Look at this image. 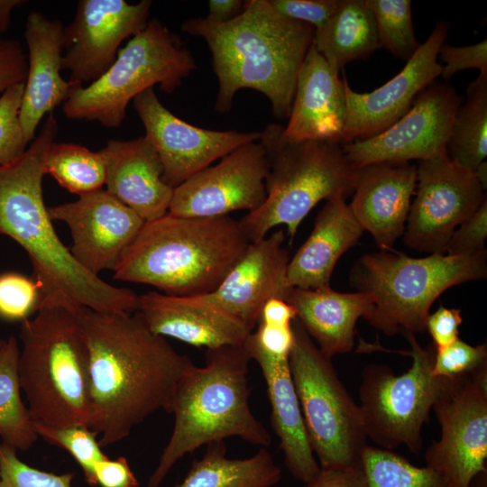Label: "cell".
I'll use <instances>...</instances> for the list:
<instances>
[{
	"label": "cell",
	"instance_id": "obj_10",
	"mask_svg": "<svg viewBox=\"0 0 487 487\" xmlns=\"http://www.w3.org/2000/svg\"><path fill=\"white\" fill-rule=\"evenodd\" d=\"M289 369L309 443L320 468L361 467L367 435L359 404L297 318Z\"/></svg>",
	"mask_w": 487,
	"mask_h": 487
},
{
	"label": "cell",
	"instance_id": "obj_31",
	"mask_svg": "<svg viewBox=\"0 0 487 487\" xmlns=\"http://www.w3.org/2000/svg\"><path fill=\"white\" fill-rule=\"evenodd\" d=\"M447 157L459 167L474 172L487 157V72L466 89V100L455 115L446 146Z\"/></svg>",
	"mask_w": 487,
	"mask_h": 487
},
{
	"label": "cell",
	"instance_id": "obj_5",
	"mask_svg": "<svg viewBox=\"0 0 487 487\" xmlns=\"http://www.w3.org/2000/svg\"><path fill=\"white\" fill-rule=\"evenodd\" d=\"M244 345L207 349L206 363H194L179 380L169 413L174 427L147 487H159L185 455L227 437L267 447L271 437L249 405V363Z\"/></svg>",
	"mask_w": 487,
	"mask_h": 487
},
{
	"label": "cell",
	"instance_id": "obj_13",
	"mask_svg": "<svg viewBox=\"0 0 487 487\" xmlns=\"http://www.w3.org/2000/svg\"><path fill=\"white\" fill-rule=\"evenodd\" d=\"M416 185L404 243L418 252L445 253L455 230L486 200L484 190L473 172L446 153L419 161Z\"/></svg>",
	"mask_w": 487,
	"mask_h": 487
},
{
	"label": "cell",
	"instance_id": "obj_17",
	"mask_svg": "<svg viewBox=\"0 0 487 487\" xmlns=\"http://www.w3.org/2000/svg\"><path fill=\"white\" fill-rule=\"evenodd\" d=\"M145 138L159 155L162 179L172 188L211 166L239 146L260 139L258 132L214 131L192 125L173 115L153 87L133 100Z\"/></svg>",
	"mask_w": 487,
	"mask_h": 487
},
{
	"label": "cell",
	"instance_id": "obj_29",
	"mask_svg": "<svg viewBox=\"0 0 487 487\" xmlns=\"http://www.w3.org/2000/svg\"><path fill=\"white\" fill-rule=\"evenodd\" d=\"M225 441L207 445L200 459L193 460L184 480L174 487H273L281 470L267 449L248 458L226 457Z\"/></svg>",
	"mask_w": 487,
	"mask_h": 487
},
{
	"label": "cell",
	"instance_id": "obj_6",
	"mask_svg": "<svg viewBox=\"0 0 487 487\" xmlns=\"http://www.w3.org/2000/svg\"><path fill=\"white\" fill-rule=\"evenodd\" d=\"M283 128L272 123L260 133L268 162L266 198L239 221L250 242L285 225L291 244L303 219L320 201L345 198L354 191L355 169L342 144L292 141L285 137Z\"/></svg>",
	"mask_w": 487,
	"mask_h": 487
},
{
	"label": "cell",
	"instance_id": "obj_52",
	"mask_svg": "<svg viewBox=\"0 0 487 487\" xmlns=\"http://www.w3.org/2000/svg\"><path fill=\"white\" fill-rule=\"evenodd\" d=\"M473 174L475 175L483 190H485L487 186V162L483 161L482 163H481L475 170Z\"/></svg>",
	"mask_w": 487,
	"mask_h": 487
},
{
	"label": "cell",
	"instance_id": "obj_24",
	"mask_svg": "<svg viewBox=\"0 0 487 487\" xmlns=\"http://www.w3.org/2000/svg\"><path fill=\"white\" fill-rule=\"evenodd\" d=\"M345 109V83L339 71L312 44L298 74L289 122L283 128L285 137L341 144Z\"/></svg>",
	"mask_w": 487,
	"mask_h": 487
},
{
	"label": "cell",
	"instance_id": "obj_37",
	"mask_svg": "<svg viewBox=\"0 0 487 487\" xmlns=\"http://www.w3.org/2000/svg\"><path fill=\"white\" fill-rule=\"evenodd\" d=\"M24 82L11 86L0 96V166L18 159L28 142L20 120Z\"/></svg>",
	"mask_w": 487,
	"mask_h": 487
},
{
	"label": "cell",
	"instance_id": "obj_16",
	"mask_svg": "<svg viewBox=\"0 0 487 487\" xmlns=\"http://www.w3.org/2000/svg\"><path fill=\"white\" fill-rule=\"evenodd\" d=\"M268 162L259 141L239 146L173 188L168 213L217 217L236 210L253 212L266 198Z\"/></svg>",
	"mask_w": 487,
	"mask_h": 487
},
{
	"label": "cell",
	"instance_id": "obj_33",
	"mask_svg": "<svg viewBox=\"0 0 487 487\" xmlns=\"http://www.w3.org/2000/svg\"><path fill=\"white\" fill-rule=\"evenodd\" d=\"M44 167L46 174L78 197L103 189L106 183V166L100 152L77 143L53 142Z\"/></svg>",
	"mask_w": 487,
	"mask_h": 487
},
{
	"label": "cell",
	"instance_id": "obj_30",
	"mask_svg": "<svg viewBox=\"0 0 487 487\" xmlns=\"http://www.w3.org/2000/svg\"><path fill=\"white\" fill-rule=\"evenodd\" d=\"M313 44L328 64L339 71L355 60H366L378 48L373 16L365 0H341Z\"/></svg>",
	"mask_w": 487,
	"mask_h": 487
},
{
	"label": "cell",
	"instance_id": "obj_2",
	"mask_svg": "<svg viewBox=\"0 0 487 487\" xmlns=\"http://www.w3.org/2000/svg\"><path fill=\"white\" fill-rule=\"evenodd\" d=\"M58 133L51 113L30 147L0 166V234L27 253L40 291L38 308H87L102 313H134L139 296L113 286L83 268L60 239L43 199L45 159Z\"/></svg>",
	"mask_w": 487,
	"mask_h": 487
},
{
	"label": "cell",
	"instance_id": "obj_35",
	"mask_svg": "<svg viewBox=\"0 0 487 487\" xmlns=\"http://www.w3.org/2000/svg\"><path fill=\"white\" fill-rule=\"evenodd\" d=\"M376 25L379 48L408 61L420 43L415 36L411 1L365 0Z\"/></svg>",
	"mask_w": 487,
	"mask_h": 487
},
{
	"label": "cell",
	"instance_id": "obj_15",
	"mask_svg": "<svg viewBox=\"0 0 487 487\" xmlns=\"http://www.w3.org/2000/svg\"><path fill=\"white\" fill-rule=\"evenodd\" d=\"M152 1L80 0L71 23L63 29L62 68L74 87L100 78L114 63L124 40L142 31Z\"/></svg>",
	"mask_w": 487,
	"mask_h": 487
},
{
	"label": "cell",
	"instance_id": "obj_51",
	"mask_svg": "<svg viewBox=\"0 0 487 487\" xmlns=\"http://www.w3.org/2000/svg\"><path fill=\"white\" fill-rule=\"evenodd\" d=\"M25 3L23 0H0V36L10 26L13 10Z\"/></svg>",
	"mask_w": 487,
	"mask_h": 487
},
{
	"label": "cell",
	"instance_id": "obj_42",
	"mask_svg": "<svg viewBox=\"0 0 487 487\" xmlns=\"http://www.w3.org/2000/svg\"><path fill=\"white\" fill-rule=\"evenodd\" d=\"M341 0H268L279 14L308 24L315 31L324 27Z\"/></svg>",
	"mask_w": 487,
	"mask_h": 487
},
{
	"label": "cell",
	"instance_id": "obj_1",
	"mask_svg": "<svg viewBox=\"0 0 487 487\" xmlns=\"http://www.w3.org/2000/svg\"><path fill=\"white\" fill-rule=\"evenodd\" d=\"M78 317L87 355L88 427L106 446L156 411L169 413L177 383L194 363L152 333L137 311L82 308Z\"/></svg>",
	"mask_w": 487,
	"mask_h": 487
},
{
	"label": "cell",
	"instance_id": "obj_18",
	"mask_svg": "<svg viewBox=\"0 0 487 487\" xmlns=\"http://www.w3.org/2000/svg\"><path fill=\"white\" fill-rule=\"evenodd\" d=\"M448 33V23L439 21L403 69L371 92L354 91L345 77V118L341 144L375 136L402 117L417 96L440 77L438 52Z\"/></svg>",
	"mask_w": 487,
	"mask_h": 487
},
{
	"label": "cell",
	"instance_id": "obj_45",
	"mask_svg": "<svg viewBox=\"0 0 487 487\" xmlns=\"http://www.w3.org/2000/svg\"><path fill=\"white\" fill-rule=\"evenodd\" d=\"M27 69V56L21 42L14 39H0V93L13 85L23 83Z\"/></svg>",
	"mask_w": 487,
	"mask_h": 487
},
{
	"label": "cell",
	"instance_id": "obj_46",
	"mask_svg": "<svg viewBox=\"0 0 487 487\" xmlns=\"http://www.w3.org/2000/svg\"><path fill=\"white\" fill-rule=\"evenodd\" d=\"M463 323L461 310L439 305L429 314L426 322V330L432 337L436 348L449 345L458 339L459 326Z\"/></svg>",
	"mask_w": 487,
	"mask_h": 487
},
{
	"label": "cell",
	"instance_id": "obj_54",
	"mask_svg": "<svg viewBox=\"0 0 487 487\" xmlns=\"http://www.w3.org/2000/svg\"><path fill=\"white\" fill-rule=\"evenodd\" d=\"M5 340H1V339H0V352H1V350H2V348H3V346H4V345H5Z\"/></svg>",
	"mask_w": 487,
	"mask_h": 487
},
{
	"label": "cell",
	"instance_id": "obj_21",
	"mask_svg": "<svg viewBox=\"0 0 487 487\" xmlns=\"http://www.w3.org/2000/svg\"><path fill=\"white\" fill-rule=\"evenodd\" d=\"M417 166L409 162H375L355 169L349 207L380 250H392L405 231Z\"/></svg>",
	"mask_w": 487,
	"mask_h": 487
},
{
	"label": "cell",
	"instance_id": "obj_12",
	"mask_svg": "<svg viewBox=\"0 0 487 487\" xmlns=\"http://www.w3.org/2000/svg\"><path fill=\"white\" fill-rule=\"evenodd\" d=\"M432 409L441 433L425 452L426 466L448 487H471L487 472V365L446 378Z\"/></svg>",
	"mask_w": 487,
	"mask_h": 487
},
{
	"label": "cell",
	"instance_id": "obj_43",
	"mask_svg": "<svg viewBox=\"0 0 487 487\" xmlns=\"http://www.w3.org/2000/svg\"><path fill=\"white\" fill-rule=\"evenodd\" d=\"M244 346L246 350L260 352L275 358H289L294 343L292 324L278 326L264 322L257 323Z\"/></svg>",
	"mask_w": 487,
	"mask_h": 487
},
{
	"label": "cell",
	"instance_id": "obj_39",
	"mask_svg": "<svg viewBox=\"0 0 487 487\" xmlns=\"http://www.w3.org/2000/svg\"><path fill=\"white\" fill-rule=\"evenodd\" d=\"M40 291L33 279L18 272L0 274V318L18 321L38 309Z\"/></svg>",
	"mask_w": 487,
	"mask_h": 487
},
{
	"label": "cell",
	"instance_id": "obj_14",
	"mask_svg": "<svg viewBox=\"0 0 487 487\" xmlns=\"http://www.w3.org/2000/svg\"><path fill=\"white\" fill-rule=\"evenodd\" d=\"M462 102L451 86L434 81L390 127L371 138L342 144L345 157L357 169L375 162L420 161L444 154Z\"/></svg>",
	"mask_w": 487,
	"mask_h": 487
},
{
	"label": "cell",
	"instance_id": "obj_28",
	"mask_svg": "<svg viewBox=\"0 0 487 487\" xmlns=\"http://www.w3.org/2000/svg\"><path fill=\"white\" fill-rule=\"evenodd\" d=\"M287 302L319 350L329 357L352 351L357 320L365 315L370 298L360 291L338 292L331 287L293 288Z\"/></svg>",
	"mask_w": 487,
	"mask_h": 487
},
{
	"label": "cell",
	"instance_id": "obj_4",
	"mask_svg": "<svg viewBox=\"0 0 487 487\" xmlns=\"http://www.w3.org/2000/svg\"><path fill=\"white\" fill-rule=\"evenodd\" d=\"M251 242L229 216L167 213L144 222L114 271L118 280L147 284L171 296L213 292Z\"/></svg>",
	"mask_w": 487,
	"mask_h": 487
},
{
	"label": "cell",
	"instance_id": "obj_53",
	"mask_svg": "<svg viewBox=\"0 0 487 487\" xmlns=\"http://www.w3.org/2000/svg\"><path fill=\"white\" fill-rule=\"evenodd\" d=\"M471 487H487V472L478 474L473 479Z\"/></svg>",
	"mask_w": 487,
	"mask_h": 487
},
{
	"label": "cell",
	"instance_id": "obj_11",
	"mask_svg": "<svg viewBox=\"0 0 487 487\" xmlns=\"http://www.w3.org/2000/svg\"><path fill=\"white\" fill-rule=\"evenodd\" d=\"M412 358L406 372L395 374L385 364L370 363L361 372L360 409L367 438L377 447L393 450L404 446L413 455L422 450V427L427 421L446 378L436 377L432 365L436 347H422L413 333H404Z\"/></svg>",
	"mask_w": 487,
	"mask_h": 487
},
{
	"label": "cell",
	"instance_id": "obj_36",
	"mask_svg": "<svg viewBox=\"0 0 487 487\" xmlns=\"http://www.w3.org/2000/svg\"><path fill=\"white\" fill-rule=\"evenodd\" d=\"M34 427L38 436L69 452L81 467L87 484L97 486L95 464L107 456L101 450L94 431L85 426L57 427L38 422H34Z\"/></svg>",
	"mask_w": 487,
	"mask_h": 487
},
{
	"label": "cell",
	"instance_id": "obj_9",
	"mask_svg": "<svg viewBox=\"0 0 487 487\" xmlns=\"http://www.w3.org/2000/svg\"><path fill=\"white\" fill-rule=\"evenodd\" d=\"M196 69L190 51L156 18L119 50L112 66L96 80L74 87L63 105L69 119L121 126L135 96L154 85L171 93Z\"/></svg>",
	"mask_w": 487,
	"mask_h": 487
},
{
	"label": "cell",
	"instance_id": "obj_49",
	"mask_svg": "<svg viewBox=\"0 0 487 487\" xmlns=\"http://www.w3.org/2000/svg\"><path fill=\"white\" fill-rule=\"evenodd\" d=\"M296 317V310L289 302L281 299L273 298L269 299L262 307L258 322L278 326H290Z\"/></svg>",
	"mask_w": 487,
	"mask_h": 487
},
{
	"label": "cell",
	"instance_id": "obj_47",
	"mask_svg": "<svg viewBox=\"0 0 487 487\" xmlns=\"http://www.w3.org/2000/svg\"><path fill=\"white\" fill-rule=\"evenodd\" d=\"M95 477L101 487H138L139 482L124 457H108L95 464Z\"/></svg>",
	"mask_w": 487,
	"mask_h": 487
},
{
	"label": "cell",
	"instance_id": "obj_38",
	"mask_svg": "<svg viewBox=\"0 0 487 487\" xmlns=\"http://www.w3.org/2000/svg\"><path fill=\"white\" fill-rule=\"evenodd\" d=\"M16 450L0 444V487H71L73 473L55 474L23 463Z\"/></svg>",
	"mask_w": 487,
	"mask_h": 487
},
{
	"label": "cell",
	"instance_id": "obj_25",
	"mask_svg": "<svg viewBox=\"0 0 487 487\" xmlns=\"http://www.w3.org/2000/svg\"><path fill=\"white\" fill-rule=\"evenodd\" d=\"M99 152L106 166L108 193L144 222L168 213L173 188L164 182L159 155L145 136L108 140Z\"/></svg>",
	"mask_w": 487,
	"mask_h": 487
},
{
	"label": "cell",
	"instance_id": "obj_20",
	"mask_svg": "<svg viewBox=\"0 0 487 487\" xmlns=\"http://www.w3.org/2000/svg\"><path fill=\"white\" fill-rule=\"evenodd\" d=\"M284 241V231L279 229L251 242L219 286L203 298L253 332L264 304L273 298L287 301L293 289L287 278L290 258Z\"/></svg>",
	"mask_w": 487,
	"mask_h": 487
},
{
	"label": "cell",
	"instance_id": "obj_3",
	"mask_svg": "<svg viewBox=\"0 0 487 487\" xmlns=\"http://www.w3.org/2000/svg\"><path fill=\"white\" fill-rule=\"evenodd\" d=\"M181 29L201 37L211 51L218 80L216 112H228L235 94L251 88L269 99L277 118H289L298 74L313 44L312 26L279 14L268 0H249L228 23L189 18Z\"/></svg>",
	"mask_w": 487,
	"mask_h": 487
},
{
	"label": "cell",
	"instance_id": "obj_27",
	"mask_svg": "<svg viewBox=\"0 0 487 487\" xmlns=\"http://www.w3.org/2000/svg\"><path fill=\"white\" fill-rule=\"evenodd\" d=\"M246 352L259 364L265 380L271 427L279 437L285 465L294 478L307 483L321 468L309 443L289 369V357L275 358L257 351Z\"/></svg>",
	"mask_w": 487,
	"mask_h": 487
},
{
	"label": "cell",
	"instance_id": "obj_19",
	"mask_svg": "<svg viewBox=\"0 0 487 487\" xmlns=\"http://www.w3.org/2000/svg\"><path fill=\"white\" fill-rule=\"evenodd\" d=\"M51 218L70 231L74 259L98 275L114 271L144 221L106 189L79 196L73 202L48 207Z\"/></svg>",
	"mask_w": 487,
	"mask_h": 487
},
{
	"label": "cell",
	"instance_id": "obj_40",
	"mask_svg": "<svg viewBox=\"0 0 487 487\" xmlns=\"http://www.w3.org/2000/svg\"><path fill=\"white\" fill-rule=\"evenodd\" d=\"M487 365V345H471L459 338L447 346L436 348L432 373L436 377L453 378L472 373Z\"/></svg>",
	"mask_w": 487,
	"mask_h": 487
},
{
	"label": "cell",
	"instance_id": "obj_22",
	"mask_svg": "<svg viewBox=\"0 0 487 487\" xmlns=\"http://www.w3.org/2000/svg\"><path fill=\"white\" fill-rule=\"evenodd\" d=\"M138 313L149 329L207 349L242 346L249 332L238 320L218 309L203 296H171L150 291L139 296Z\"/></svg>",
	"mask_w": 487,
	"mask_h": 487
},
{
	"label": "cell",
	"instance_id": "obj_8",
	"mask_svg": "<svg viewBox=\"0 0 487 487\" xmlns=\"http://www.w3.org/2000/svg\"><path fill=\"white\" fill-rule=\"evenodd\" d=\"M19 337L20 384L33 421L88 427L87 355L78 310L38 308L32 318L22 321Z\"/></svg>",
	"mask_w": 487,
	"mask_h": 487
},
{
	"label": "cell",
	"instance_id": "obj_23",
	"mask_svg": "<svg viewBox=\"0 0 487 487\" xmlns=\"http://www.w3.org/2000/svg\"><path fill=\"white\" fill-rule=\"evenodd\" d=\"M63 29L60 20L50 19L39 11L31 12L26 18L28 69L20 120L28 143L34 140L36 129L45 115L64 103L74 88L60 74Z\"/></svg>",
	"mask_w": 487,
	"mask_h": 487
},
{
	"label": "cell",
	"instance_id": "obj_50",
	"mask_svg": "<svg viewBox=\"0 0 487 487\" xmlns=\"http://www.w3.org/2000/svg\"><path fill=\"white\" fill-rule=\"evenodd\" d=\"M242 0H210L208 14L204 19L214 24L228 23L238 16L244 10Z\"/></svg>",
	"mask_w": 487,
	"mask_h": 487
},
{
	"label": "cell",
	"instance_id": "obj_44",
	"mask_svg": "<svg viewBox=\"0 0 487 487\" xmlns=\"http://www.w3.org/2000/svg\"><path fill=\"white\" fill-rule=\"evenodd\" d=\"M438 56L446 63L442 65L440 77L447 81L455 73L464 69H477L480 73L487 72V41L467 46L443 44Z\"/></svg>",
	"mask_w": 487,
	"mask_h": 487
},
{
	"label": "cell",
	"instance_id": "obj_48",
	"mask_svg": "<svg viewBox=\"0 0 487 487\" xmlns=\"http://www.w3.org/2000/svg\"><path fill=\"white\" fill-rule=\"evenodd\" d=\"M304 487H366L361 467L348 469L321 468L318 474Z\"/></svg>",
	"mask_w": 487,
	"mask_h": 487
},
{
	"label": "cell",
	"instance_id": "obj_34",
	"mask_svg": "<svg viewBox=\"0 0 487 487\" xmlns=\"http://www.w3.org/2000/svg\"><path fill=\"white\" fill-rule=\"evenodd\" d=\"M366 487H448L433 470L412 464L391 450L366 446L361 456Z\"/></svg>",
	"mask_w": 487,
	"mask_h": 487
},
{
	"label": "cell",
	"instance_id": "obj_32",
	"mask_svg": "<svg viewBox=\"0 0 487 487\" xmlns=\"http://www.w3.org/2000/svg\"><path fill=\"white\" fill-rule=\"evenodd\" d=\"M19 354L17 339L12 335L0 352V436L3 444L16 451H25L39 436L20 394Z\"/></svg>",
	"mask_w": 487,
	"mask_h": 487
},
{
	"label": "cell",
	"instance_id": "obj_7",
	"mask_svg": "<svg viewBox=\"0 0 487 487\" xmlns=\"http://www.w3.org/2000/svg\"><path fill=\"white\" fill-rule=\"evenodd\" d=\"M486 276L485 249L467 255L435 253L423 258L380 250L354 262L350 282L370 298L363 318L383 334L394 335L423 333L430 308L444 291Z\"/></svg>",
	"mask_w": 487,
	"mask_h": 487
},
{
	"label": "cell",
	"instance_id": "obj_26",
	"mask_svg": "<svg viewBox=\"0 0 487 487\" xmlns=\"http://www.w3.org/2000/svg\"><path fill=\"white\" fill-rule=\"evenodd\" d=\"M363 232L345 198L327 200L311 234L289 259V284L305 289L330 287L338 260L357 244Z\"/></svg>",
	"mask_w": 487,
	"mask_h": 487
},
{
	"label": "cell",
	"instance_id": "obj_41",
	"mask_svg": "<svg viewBox=\"0 0 487 487\" xmlns=\"http://www.w3.org/2000/svg\"><path fill=\"white\" fill-rule=\"evenodd\" d=\"M487 237V199L452 234L445 248L449 255L473 254L484 250Z\"/></svg>",
	"mask_w": 487,
	"mask_h": 487
}]
</instances>
